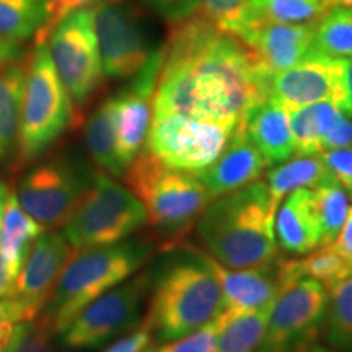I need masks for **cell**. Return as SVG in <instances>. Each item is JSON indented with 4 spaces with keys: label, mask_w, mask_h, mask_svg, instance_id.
Segmentation results:
<instances>
[{
    "label": "cell",
    "mask_w": 352,
    "mask_h": 352,
    "mask_svg": "<svg viewBox=\"0 0 352 352\" xmlns=\"http://www.w3.org/2000/svg\"><path fill=\"white\" fill-rule=\"evenodd\" d=\"M270 98V78L240 39L196 13L173 23L152 114H179L236 127Z\"/></svg>",
    "instance_id": "cell-1"
},
{
    "label": "cell",
    "mask_w": 352,
    "mask_h": 352,
    "mask_svg": "<svg viewBox=\"0 0 352 352\" xmlns=\"http://www.w3.org/2000/svg\"><path fill=\"white\" fill-rule=\"evenodd\" d=\"M201 13L220 32L241 39L254 26L250 0H201Z\"/></svg>",
    "instance_id": "cell-34"
},
{
    "label": "cell",
    "mask_w": 352,
    "mask_h": 352,
    "mask_svg": "<svg viewBox=\"0 0 352 352\" xmlns=\"http://www.w3.org/2000/svg\"><path fill=\"white\" fill-rule=\"evenodd\" d=\"M311 204L320 228V246L329 245L340 233L349 210V195L336 179L311 189Z\"/></svg>",
    "instance_id": "cell-30"
},
{
    "label": "cell",
    "mask_w": 352,
    "mask_h": 352,
    "mask_svg": "<svg viewBox=\"0 0 352 352\" xmlns=\"http://www.w3.org/2000/svg\"><path fill=\"white\" fill-rule=\"evenodd\" d=\"M173 253L152 270L151 307L144 323L158 342L196 331L226 310L222 287L208 254L191 245H170Z\"/></svg>",
    "instance_id": "cell-2"
},
{
    "label": "cell",
    "mask_w": 352,
    "mask_h": 352,
    "mask_svg": "<svg viewBox=\"0 0 352 352\" xmlns=\"http://www.w3.org/2000/svg\"><path fill=\"white\" fill-rule=\"evenodd\" d=\"M152 340L151 328L142 321L138 328L114 341L103 352H147L148 347H152Z\"/></svg>",
    "instance_id": "cell-41"
},
{
    "label": "cell",
    "mask_w": 352,
    "mask_h": 352,
    "mask_svg": "<svg viewBox=\"0 0 352 352\" xmlns=\"http://www.w3.org/2000/svg\"><path fill=\"white\" fill-rule=\"evenodd\" d=\"M95 28L103 72L109 78L132 77L152 54L142 25L121 2L98 3Z\"/></svg>",
    "instance_id": "cell-15"
},
{
    "label": "cell",
    "mask_w": 352,
    "mask_h": 352,
    "mask_svg": "<svg viewBox=\"0 0 352 352\" xmlns=\"http://www.w3.org/2000/svg\"><path fill=\"white\" fill-rule=\"evenodd\" d=\"M233 129L179 114H152L144 148L171 168L197 173L219 157Z\"/></svg>",
    "instance_id": "cell-12"
},
{
    "label": "cell",
    "mask_w": 352,
    "mask_h": 352,
    "mask_svg": "<svg viewBox=\"0 0 352 352\" xmlns=\"http://www.w3.org/2000/svg\"><path fill=\"white\" fill-rule=\"evenodd\" d=\"M349 85H351V95H352V60H349Z\"/></svg>",
    "instance_id": "cell-49"
},
{
    "label": "cell",
    "mask_w": 352,
    "mask_h": 352,
    "mask_svg": "<svg viewBox=\"0 0 352 352\" xmlns=\"http://www.w3.org/2000/svg\"><path fill=\"white\" fill-rule=\"evenodd\" d=\"M223 327V314L219 315L204 327L196 331L178 338V340L164 342L162 346L155 347L157 352H212L217 341L220 328Z\"/></svg>",
    "instance_id": "cell-36"
},
{
    "label": "cell",
    "mask_w": 352,
    "mask_h": 352,
    "mask_svg": "<svg viewBox=\"0 0 352 352\" xmlns=\"http://www.w3.org/2000/svg\"><path fill=\"white\" fill-rule=\"evenodd\" d=\"M274 232L277 246L294 258L318 248L320 228L310 188L296 189L280 201L274 219Z\"/></svg>",
    "instance_id": "cell-20"
},
{
    "label": "cell",
    "mask_w": 352,
    "mask_h": 352,
    "mask_svg": "<svg viewBox=\"0 0 352 352\" xmlns=\"http://www.w3.org/2000/svg\"><path fill=\"white\" fill-rule=\"evenodd\" d=\"M320 155L333 178L346 189L349 197H352V144L324 151Z\"/></svg>",
    "instance_id": "cell-38"
},
{
    "label": "cell",
    "mask_w": 352,
    "mask_h": 352,
    "mask_svg": "<svg viewBox=\"0 0 352 352\" xmlns=\"http://www.w3.org/2000/svg\"><path fill=\"white\" fill-rule=\"evenodd\" d=\"M8 192H10V188L7 186L6 183L0 182V220H2V212H3V206H6V201L8 197Z\"/></svg>",
    "instance_id": "cell-46"
},
{
    "label": "cell",
    "mask_w": 352,
    "mask_h": 352,
    "mask_svg": "<svg viewBox=\"0 0 352 352\" xmlns=\"http://www.w3.org/2000/svg\"><path fill=\"white\" fill-rule=\"evenodd\" d=\"M316 23H256L240 39L254 65L270 78L314 51Z\"/></svg>",
    "instance_id": "cell-17"
},
{
    "label": "cell",
    "mask_w": 352,
    "mask_h": 352,
    "mask_svg": "<svg viewBox=\"0 0 352 352\" xmlns=\"http://www.w3.org/2000/svg\"><path fill=\"white\" fill-rule=\"evenodd\" d=\"M145 223L142 202L129 188L101 171L95 173L94 183L63 233L74 250H83L120 243Z\"/></svg>",
    "instance_id": "cell-7"
},
{
    "label": "cell",
    "mask_w": 352,
    "mask_h": 352,
    "mask_svg": "<svg viewBox=\"0 0 352 352\" xmlns=\"http://www.w3.org/2000/svg\"><path fill=\"white\" fill-rule=\"evenodd\" d=\"M165 60V46L152 51L138 74L116 98V134L118 157L122 168H127L142 152L152 120L153 96ZM126 173V171H124Z\"/></svg>",
    "instance_id": "cell-14"
},
{
    "label": "cell",
    "mask_w": 352,
    "mask_h": 352,
    "mask_svg": "<svg viewBox=\"0 0 352 352\" xmlns=\"http://www.w3.org/2000/svg\"><path fill=\"white\" fill-rule=\"evenodd\" d=\"M101 2H103V0H41L44 23L41 28L38 30L36 34H34L36 44L47 43L52 30H54L65 16H69L70 13L82 10V8L96 7Z\"/></svg>",
    "instance_id": "cell-37"
},
{
    "label": "cell",
    "mask_w": 352,
    "mask_h": 352,
    "mask_svg": "<svg viewBox=\"0 0 352 352\" xmlns=\"http://www.w3.org/2000/svg\"><path fill=\"white\" fill-rule=\"evenodd\" d=\"M26 63L16 60L0 70V164L16 152Z\"/></svg>",
    "instance_id": "cell-25"
},
{
    "label": "cell",
    "mask_w": 352,
    "mask_h": 352,
    "mask_svg": "<svg viewBox=\"0 0 352 352\" xmlns=\"http://www.w3.org/2000/svg\"><path fill=\"white\" fill-rule=\"evenodd\" d=\"M266 158L254 147L243 126L236 124L219 157L197 171L210 199L258 182L267 170Z\"/></svg>",
    "instance_id": "cell-19"
},
{
    "label": "cell",
    "mask_w": 352,
    "mask_h": 352,
    "mask_svg": "<svg viewBox=\"0 0 352 352\" xmlns=\"http://www.w3.org/2000/svg\"><path fill=\"white\" fill-rule=\"evenodd\" d=\"M349 276H352V261L342 256L331 245L318 246L314 252L298 258L280 259V277L284 285L307 277L318 280L328 290Z\"/></svg>",
    "instance_id": "cell-23"
},
{
    "label": "cell",
    "mask_w": 352,
    "mask_h": 352,
    "mask_svg": "<svg viewBox=\"0 0 352 352\" xmlns=\"http://www.w3.org/2000/svg\"><path fill=\"white\" fill-rule=\"evenodd\" d=\"M352 144V116L344 114L323 139V152Z\"/></svg>",
    "instance_id": "cell-42"
},
{
    "label": "cell",
    "mask_w": 352,
    "mask_h": 352,
    "mask_svg": "<svg viewBox=\"0 0 352 352\" xmlns=\"http://www.w3.org/2000/svg\"><path fill=\"white\" fill-rule=\"evenodd\" d=\"M76 118V107L59 78L47 43L36 44L26 60L16 152L26 164L41 157Z\"/></svg>",
    "instance_id": "cell-6"
},
{
    "label": "cell",
    "mask_w": 352,
    "mask_h": 352,
    "mask_svg": "<svg viewBox=\"0 0 352 352\" xmlns=\"http://www.w3.org/2000/svg\"><path fill=\"white\" fill-rule=\"evenodd\" d=\"M324 340L336 352H352V276L328 289Z\"/></svg>",
    "instance_id": "cell-29"
},
{
    "label": "cell",
    "mask_w": 352,
    "mask_h": 352,
    "mask_svg": "<svg viewBox=\"0 0 352 352\" xmlns=\"http://www.w3.org/2000/svg\"><path fill=\"white\" fill-rule=\"evenodd\" d=\"M333 175L324 165L321 155H297L277 164L267 173V189L272 208L277 210L280 201L300 188L314 189L321 183L333 182Z\"/></svg>",
    "instance_id": "cell-24"
},
{
    "label": "cell",
    "mask_w": 352,
    "mask_h": 352,
    "mask_svg": "<svg viewBox=\"0 0 352 352\" xmlns=\"http://www.w3.org/2000/svg\"><path fill=\"white\" fill-rule=\"evenodd\" d=\"M277 210L266 182L210 199L196 222L206 253L227 267H252L279 258L274 232Z\"/></svg>",
    "instance_id": "cell-3"
},
{
    "label": "cell",
    "mask_w": 352,
    "mask_h": 352,
    "mask_svg": "<svg viewBox=\"0 0 352 352\" xmlns=\"http://www.w3.org/2000/svg\"><path fill=\"white\" fill-rule=\"evenodd\" d=\"M208 254V253H206ZM208 261L222 287L223 314L236 316L270 305L284 287L280 258L252 267H227L208 254Z\"/></svg>",
    "instance_id": "cell-18"
},
{
    "label": "cell",
    "mask_w": 352,
    "mask_h": 352,
    "mask_svg": "<svg viewBox=\"0 0 352 352\" xmlns=\"http://www.w3.org/2000/svg\"><path fill=\"white\" fill-rule=\"evenodd\" d=\"M23 321H33L23 303L15 297L0 298V349H6L13 329Z\"/></svg>",
    "instance_id": "cell-39"
},
{
    "label": "cell",
    "mask_w": 352,
    "mask_h": 352,
    "mask_svg": "<svg viewBox=\"0 0 352 352\" xmlns=\"http://www.w3.org/2000/svg\"><path fill=\"white\" fill-rule=\"evenodd\" d=\"M46 230L28 215L16 199L15 191L8 192L0 220V254L20 271L30 246Z\"/></svg>",
    "instance_id": "cell-27"
},
{
    "label": "cell",
    "mask_w": 352,
    "mask_h": 352,
    "mask_svg": "<svg viewBox=\"0 0 352 352\" xmlns=\"http://www.w3.org/2000/svg\"><path fill=\"white\" fill-rule=\"evenodd\" d=\"M270 98L292 109L329 101L352 116L349 60L311 51L270 80Z\"/></svg>",
    "instance_id": "cell-13"
},
{
    "label": "cell",
    "mask_w": 352,
    "mask_h": 352,
    "mask_svg": "<svg viewBox=\"0 0 352 352\" xmlns=\"http://www.w3.org/2000/svg\"><path fill=\"white\" fill-rule=\"evenodd\" d=\"M94 178V171L82 162L56 157L33 166L15 195L25 212L44 230H56L72 217Z\"/></svg>",
    "instance_id": "cell-8"
},
{
    "label": "cell",
    "mask_w": 352,
    "mask_h": 352,
    "mask_svg": "<svg viewBox=\"0 0 352 352\" xmlns=\"http://www.w3.org/2000/svg\"><path fill=\"white\" fill-rule=\"evenodd\" d=\"M152 254L153 246L147 240L74 250L39 316L54 334H60L78 311L139 272Z\"/></svg>",
    "instance_id": "cell-4"
},
{
    "label": "cell",
    "mask_w": 352,
    "mask_h": 352,
    "mask_svg": "<svg viewBox=\"0 0 352 352\" xmlns=\"http://www.w3.org/2000/svg\"><path fill=\"white\" fill-rule=\"evenodd\" d=\"M21 57V43L12 41V39L0 36V70L20 60Z\"/></svg>",
    "instance_id": "cell-44"
},
{
    "label": "cell",
    "mask_w": 352,
    "mask_h": 352,
    "mask_svg": "<svg viewBox=\"0 0 352 352\" xmlns=\"http://www.w3.org/2000/svg\"><path fill=\"white\" fill-rule=\"evenodd\" d=\"M314 51L320 54L352 59V8L333 7L316 21Z\"/></svg>",
    "instance_id": "cell-31"
},
{
    "label": "cell",
    "mask_w": 352,
    "mask_h": 352,
    "mask_svg": "<svg viewBox=\"0 0 352 352\" xmlns=\"http://www.w3.org/2000/svg\"><path fill=\"white\" fill-rule=\"evenodd\" d=\"M305 352H336L333 351L331 347H327V346H321V344H314L310 347V349H307Z\"/></svg>",
    "instance_id": "cell-48"
},
{
    "label": "cell",
    "mask_w": 352,
    "mask_h": 352,
    "mask_svg": "<svg viewBox=\"0 0 352 352\" xmlns=\"http://www.w3.org/2000/svg\"><path fill=\"white\" fill-rule=\"evenodd\" d=\"M328 7H351L352 8V0H327Z\"/></svg>",
    "instance_id": "cell-47"
},
{
    "label": "cell",
    "mask_w": 352,
    "mask_h": 352,
    "mask_svg": "<svg viewBox=\"0 0 352 352\" xmlns=\"http://www.w3.org/2000/svg\"><path fill=\"white\" fill-rule=\"evenodd\" d=\"M254 23H316L329 10L327 0H250Z\"/></svg>",
    "instance_id": "cell-32"
},
{
    "label": "cell",
    "mask_w": 352,
    "mask_h": 352,
    "mask_svg": "<svg viewBox=\"0 0 352 352\" xmlns=\"http://www.w3.org/2000/svg\"><path fill=\"white\" fill-rule=\"evenodd\" d=\"M50 52L74 107H83L103 82L95 7L70 13L52 30Z\"/></svg>",
    "instance_id": "cell-11"
},
{
    "label": "cell",
    "mask_w": 352,
    "mask_h": 352,
    "mask_svg": "<svg viewBox=\"0 0 352 352\" xmlns=\"http://www.w3.org/2000/svg\"><path fill=\"white\" fill-rule=\"evenodd\" d=\"M239 124L243 126L250 140L266 158L270 166L283 164L296 153L289 111L277 101L271 98L263 101Z\"/></svg>",
    "instance_id": "cell-21"
},
{
    "label": "cell",
    "mask_w": 352,
    "mask_h": 352,
    "mask_svg": "<svg viewBox=\"0 0 352 352\" xmlns=\"http://www.w3.org/2000/svg\"><path fill=\"white\" fill-rule=\"evenodd\" d=\"M72 252L64 233L54 230L41 233L30 246L8 297L19 298L32 320L41 315Z\"/></svg>",
    "instance_id": "cell-16"
},
{
    "label": "cell",
    "mask_w": 352,
    "mask_h": 352,
    "mask_svg": "<svg viewBox=\"0 0 352 352\" xmlns=\"http://www.w3.org/2000/svg\"><path fill=\"white\" fill-rule=\"evenodd\" d=\"M44 23L41 0H0V36L21 43Z\"/></svg>",
    "instance_id": "cell-33"
},
{
    "label": "cell",
    "mask_w": 352,
    "mask_h": 352,
    "mask_svg": "<svg viewBox=\"0 0 352 352\" xmlns=\"http://www.w3.org/2000/svg\"><path fill=\"white\" fill-rule=\"evenodd\" d=\"M85 142L91 160L109 176H124L120 157H118L116 134V98L109 96L96 108L88 120Z\"/></svg>",
    "instance_id": "cell-26"
},
{
    "label": "cell",
    "mask_w": 352,
    "mask_h": 352,
    "mask_svg": "<svg viewBox=\"0 0 352 352\" xmlns=\"http://www.w3.org/2000/svg\"><path fill=\"white\" fill-rule=\"evenodd\" d=\"M334 250H338L342 256H346L347 259L352 261V206H349V210H347L346 220L342 223L340 233L336 235L331 243Z\"/></svg>",
    "instance_id": "cell-43"
},
{
    "label": "cell",
    "mask_w": 352,
    "mask_h": 352,
    "mask_svg": "<svg viewBox=\"0 0 352 352\" xmlns=\"http://www.w3.org/2000/svg\"><path fill=\"white\" fill-rule=\"evenodd\" d=\"M0 352H6V349H0Z\"/></svg>",
    "instance_id": "cell-52"
},
{
    "label": "cell",
    "mask_w": 352,
    "mask_h": 352,
    "mask_svg": "<svg viewBox=\"0 0 352 352\" xmlns=\"http://www.w3.org/2000/svg\"><path fill=\"white\" fill-rule=\"evenodd\" d=\"M52 331L43 318L23 321L13 329L6 352H52Z\"/></svg>",
    "instance_id": "cell-35"
},
{
    "label": "cell",
    "mask_w": 352,
    "mask_h": 352,
    "mask_svg": "<svg viewBox=\"0 0 352 352\" xmlns=\"http://www.w3.org/2000/svg\"><path fill=\"white\" fill-rule=\"evenodd\" d=\"M16 274H19V271L0 254V298L10 296Z\"/></svg>",
    "instance_id": "cell-45"
},
{
    "label": "cell",
    "mask_w": 352,
    "mask_h": 352,
    "mask_svg": "<svg viewBox=\"0 0 352 352\" xmlns=\"http://www.w3.org/2000/svg\"><path fill=\"white\" fill-rule=\"evenodd\" d=\"M296 155H320L323 139L346 111L329 101L287 109Z\"/></svg>",
    "instance_id": "cell-22"
},
{
    "label": "cell",
    "mask_w": 352,
    "mask_h": 352,
    "mask_svg": "<svg viewBox=\"0 0 352 352\" xmlns=\"http://www.w3.org/2000/svg\"><path fill=\"white\" fill-rule=\"evenodd\" d=\"M147 352H157V351H155V347L152 346V347H148V351H147Z\"/></svg>",
    "instance_id": "cell-51"
},
{
    "label": "cell",
    "mask_w": 352,
    "mask_h": 352,
    "mask_svg": "<svg viewBox=\"0 0 352 352\" xmlns=\"http://www.w3.org/2000/svg\"><path fill=\"white\" fill-rule=\"evenodd\" d=\"M328 290L318 280H292L280 289L256 352H305L323 333Z\"/></svg>",
    "instance_id": "cell-10"
},
{
    "label": "cell",
    "mask_w": 352,
    "mask_h": 352,
    "mask_svg": "<svg viewBox=\"0 0 352 352\" xmlns=\"http://www.w3.org/2000/svg\"><path fill=\"white\" fill-rule=\"evenodd\" d=\"M171 25L179 23L201 12V0H144Z\"/></svg>",
    "instance_id": "cell-40"
},
{
    "label": "cell",
    "mask_w": 352,
    "mask_h": 352,
    "mask_svg": "<svg viewBox=\"0 0 352 352\" xmlns=\"http://www.w3.org/2000/svg\"><path fill=\"white\" fill-rule=\"evenodd\" d=\"M127 186L142 202L147 222L158 233L178 239L204 210L210 196L195 171L171 168L147 148L126 168Z\"/></svg>",
    "instance_id": "cell-5"
},
{
    "label": "cell",
    "mask_w": 352,
    "mask_h": 352,
    "mask_svg": "<svg viewBox=\"0 0 352 352\" xmlns=\"http://www.w3.org/2000/svg\"><path fill=\"white\" fill-rule=\"evenodd\" d=\"M104 2H113V3H120L121 0H104Z\"/></svg>",
    "instance_id": "cell-50"
},
{
    "label": "cell",
    "mask_w": 352,
    "mask_h": 352,
    "mask_svg": "<svg viewBox=\"0 0 352 352\" xmlns=\"http://www.w3.org/2000/svg\"><path fill=\"white\" fill-rule=\"evenodd\" d=\"M274 302L250 314L236 316L223 314V327L212 352H256Z\"/></svg>",
    "instance_id": "cell-28"
},
{
    "label": "cell",
    "mask_w": 352,
    "mask_h": 352,
    "mask_svg": "<svg viewBox=\"0 0 352 352\" xmlns=\"http://www.w3.org/2000/svg\"><path fill=\"white\" fill-rule=\"evenodd\" d=\"M152 287V270H140L88 303L60 333L69 349H96L140 324Z\"/></svg>",
    "instance_id": "cell-9"
}]
</instances>
